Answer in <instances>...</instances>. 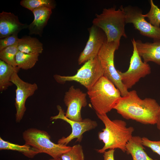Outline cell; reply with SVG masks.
I'll return each instance as SVG.
<instances>
[{
    "mask_svg": "<svg viewBox=\"0 0 160 160\" xmlns=\"http://www.w3.org/2000/svg\"><path fill=\"white\" fill-rule=\"evenodd\" d=\"M103 70L97 56L85 63L73 76L54 75L57 83L64 84L67 81H75L83 85L87 90L103 76Z\"/></svg>",
    "mask_w": 160,
    "mask_h": 160,
    "instance_id": "7",
    "label": "cell"
},
{
    "mask_svg": "<svg viewBox=\"0 0 160 160\" xmlns=\"http://www.w3.org/2000/svg\"><path fill=\"white\" fill-rule=\"evenodd\" d=\"M88 30L89 39L85 47L79 55L78 60L79 65L84 64L97 56L102 45L107 41L105 33L98 27L92 25Z\"/></svg>",
    "mask_w": 160,
    "mask_h": 160,
    "instance_id": "13",
    "label": "cell"
},
{
    "mask_svg": "<svg viewBox=\"0 0 160 160\" xmlns=\"http://www.w3.org/2000/svg\"><path fill=\"white\" fill-rule=\"evenodd\" d=\"M20 69L14 67L0 60V90H5L13 84L11 81V77L15 72H18Z\"/></svg>",
    "mask_w": 160,
    "mask_h": 160,
    "instance_id": "19",
    "label": "cell"
},
{
    "mask_svg": "<svg viewBox=\"0 0 160 160\" xmlns=\"http://www.w3.org/2000/svg\"><path fill=\"white\" fill-rule=\"evenodd\" d=\"M87 94L73 86L70 87L64 96V102L67 109L65 116L68 119L75 121L83 120L81 114L82 108L85 107L87 103Z\"/></svg>",
    "mask_w": 160,
    "mask_h": 160,
    "instance_id": "12",
    "label": "cell"
},
{
    "mask_svg": "<svg viewBox=\"0 0 160 160\" xmlns=\"http://www.w3.org/2000/svg\"><path fill=\"white\" fill-rule=\"evenodd\" d=\"M151 6L149 11L143 15L145 17H147L149 23L153 26L160 28V9L154 3L152 0H150Z\"/></svg>",
    "mask_w": 160,
    "mask_h": 160,
    "instance_id": "25",
    "label": "cell"
},
{
    "mask_svg": "<svg viewBox=\"0 0 160 160\" xmlns=\"http://www.w3.org/2000/svg\"><path fill=\"white\" fill-rule=\"evenodd\" d=\"M87 94L96 114H106L113 109L121 97L120 90L108 78L103 76Z\"/></svg>",
    "mask_w": 160,
    "mask_h": 160,
    "instance_id": "3",
    "label": "cell"
},
{
    "mask_svg": "<svg viewBox=\"0 0 160 160\" xmlns=\"http://www.w3.org/2000/svg\"><path fill=\"white\" fill-rule=\"evenodd\" d=\"M49 160H60L59 158H57V159H54L52 158V159H49Z\"/></svg>",
    "mask_w": 160,
    "mask_h": 160,
    "instance_id": "30",
    "label": "cell"
},
{
    "mask_svg": "<svg viewBox=\"0 0 160 160\" xmlns=\"http://www.w3.org/2000/svg\"><path fill=\"white\" fill-rule=\"evenodd\" d=\"M159 134H160V133H159Z\"/></svg>",
    "mask_w": 160,
    "mask_h": 160,
    "instance_id": "31",
    "label": "cell"
},
{
    "mask_svg": "<svg viewBox=\"0 0 160 160\" xmlns=\"http://www.w3.org/2000/svg\"><path fill=\"white\" fill-rule=\"evenodd\" d=\"M115 149H109L105 151L103 153V160H115L114 153Z\"/></svg>",
    "mask_w": 160,
    "mask_h": 160,
    "instance_id": "28",
    "label": "cell"
},
{
    "mask_svg": "<svg viewBox=\"0 0 160 160\" xmlns=\"http://www.w3.org/2000/svg\"><path fill=\"white\" fill-rule=\"evenodd\" d=\"M52 9L45 7L37 8L32 12L34 18L28 28L29 34L38 35L41 37L43 29L47 25L52 13Z\"/></svg>",
    "mask_w": 160,
    "mask_h": 160,
    "instance_id": "16",
    "label": "cell"
},
{
    "mask_svg": "<svg viewBox=\"0 0 160 160\" xmlns=\"http://www.w3.org/2000/svg\"><path fill=\"white\" fill-rule=\"evenodd\" d=\"M0 150H7L17 151L22 153L25 156L30 158L40 153L36 149L25 144L23 145L12 143L5 141L0 137Z\"/></svg>",
    "mask_w": 160,
    "mask_h": 160,
    "instance_id": "20",
    "label": "cell"
},
{
    "mask_svg": "<svg viewBox=\"0 0 160 160\" xmlns=\"http://www.w3.org/2000/svg\"><path fill=\"white\" fill-rule=\"evenodd\" d=\"M132 42L133 51L128 69L124 72L118 70L122 84L128 90L132 88L141 78L145 77L151 73L149 65L143 61L138 54L134 38L132 40Z\"/></svg>",
    "mask_w": 160,
    "mask_h": 160,
    "instance_id": "8",
    "label": "cell"
},
{
    "mask_svg": "<svg viewBox=\"0 0 160 160\" xmlns=\"http://www.w3.org/2000/svg\"><path fill=\"white\" fill-rule=\"evenodd\" d=\"M39 54L31 55L19 51L15 56L17 66L20 69L27 70L33 68L38 60Z\"/></svg>",
    "mask_w": 160,
    "mask_h": 160,
    "instance_id": "21",
    "label": "cell"
},
{
    "mask_svg": "<svg viewBox=\"0 0 160 160\" xmlns=\"http://www.w3.org/2000/svg\"><path fill=\"white\" fill-rule=\"evenodd\" d=\"M135 43L138 54L144 63L153 62L160 65V41L143 43L137 40H135Z\"/></svg>",
    "mask_w": 160,
    "mask_h": 160,
    "instance_id": "15",
    "label": "cell"
},
{
    "mask_svg": "<svg viewBox=\"0 0 160 160\" xmlns=\"http://www.w3.org/2000/svg\"><path fill=\"white\" fill-rule=\"evenodd\" d=\"M96 114L105 127L102 131L98 134L99 140L104 145L102 148L97 149V152L103 153L107 149L118 148L123 152H126V145L133 136L134 128L127 127L126 122L124 120H111L107 114Z\"/></svg>",
    "mask_w": 160,
    "mask_h": 160,
    "instance_id": "2",
    "label": "cell"
},
{
    "mask_svg": "<svg viewBox=\"0 0 160 160\" xmlns=\"http://www.w3.org/2000/svg\"><path fill=\"white\" fill-rule=\"evenodd\" d=\"M18 72L13 74L11 81L16 87L15 106L16 109L15 121L19 122L23 119L26 110L25 106L27 98L33 95L37 89V85L25 82L18 76Z\"/></svg>",
    "mask_w": 160,
    "mask_h": 160,
    "instance_id": "11",
    "label": "cell"
},
{
    "mask_svg": "<svg viewBox=\"0 0 160 160\" xmlns=\"http://www.w3.org/2000/svg\"><path fill=\"white\" fill-rule=\"evenodd\" d=\"M120 44L114 42L106 41L97 54V57L103 70V76L108 78L120 91L124 97L128 93V90L122 84L118 70L115 67L114 55Z\"/></svg>",
    "mask_w": 160,
    "mask_h": 160,
    "instance_id": "6",
    "label": "cell"
},
{
    "mask_svg": "<svg viewBox=\"0 0 160 160\" xmlns=\"http://www.w3.org/2000/svg\"><path fill=\"white\" fill-rule=\"evenodd\" d=\"M18 34H13L0 39V50L18 43Z\"/></svg>",
    "mask_w": 160,
    "mask_h": 160,
    "instance_id": "26",
    "label": "cell"
},
{
    "mask_svg": "<svg viewBox=\"0 0 160 160\" xmlns=\"http://www.w3.org/2000/svg\"><path fill=\"white\" fill-rule=\"evenodd\" d=\"M160 105L154 99L146 98L142 99L137 91H129L122 97L113 109L125 119H131L144 124H156Z\"/></svg>",
    "mask_w": 160,
    "mask_h": 160,
    "instance_id": "1",
    "label": "cell"
},
{
    "mask_svg": "<svg viewBox=\"0 0 160 160\" xmlns=\"http://www.w3.org/2000/svg\"><path fill=\"white\" fill-rule=\"evenodd\" d=\"M20 4L23 7L32 12L41 7H45L52 9L56 6L55 1L53 0H22Z\"/></svg>",
    "mask_w": 160,
    "mask_h": 160,
    "instance_id": "22",
    "label": "cell"
},
{
    "mask_svg": "<svg viewBox=\"0 0 160 160\" xmlns=\"http://www.w3.org/2000/svg\"><path fill=\"white\" fill-rule=\"evenodd\" d=\"M23 137L25 144L38 150L40 153L49 155L53 158H58L63 153L69 151L71 147L56 144L51 141L46 131L31 128L25 131Z\"/></svg>",
    "mask_w": 160,
    "mask_h": 160,
    "instance_id": "5",
    "label": "cell"
},
{
    "mask_svg": "<svg viewBox=\"0 0 160 160\" xmlns=\"http://www.w3.org/2000/svg\"><path fill=\"white\" fill-rule=\"evenodd\" d=\"M18 43L0 50V60L13 67H16L15 56L18 51Z\"/></svg>",
    "mask_w": 160,
    "mask_h": 160,
    "instance_id": "23",
    "label": "cell"
},
{
    "mask_svg": "<svg viewBox=\"0 0 160 160\" xmlns=\"http://www.w3.org/2000/svg\"><path fill=\"white\" fill-rule=\"evenodd\" d=\"M18 51L31 55L42 53L43 44L37 38L26 36L20 39L18 43Z\"/></svg>",
    "mask_w": 160,
    "mask_h": 160,
    "instance_id": "18",
    "label": "cell"
},
{
    "mask_svg": "<svg viewBox=\"0 0 160 160\" xmlns=\"http://www.w3.org/2000/svg\"><path fill=\"white\" fill-rule=\"evenodd\" d=\"M93 25L101 29L105 33L107 42H114L120 44L122 36L127 38L125 31V16L120 7L104 8L102 13L96 14Z\"/></svg>",
    "mask_w": 160,
    "mask_h": 160,
    "instance_id": "4",
    "label": "cell"
},
{
    "mask_svg": "<svg viewBox=\"0 0 160 160\" xmlns=\"http://www.w3.org/2000/svg\"><path fill=\"white\" fill-rule=\"evenodd\" d=\"M156 124L157 128L160 131V106L158 120Z\"/></svg>",
    "mask_w": 160,
    "mask_h": 160,
    "instance_id": "29",
    "label": "cell"
},
{
    "mask_svg": "<svg viewBox=\"0 0 160 160\" xmlns=\"http://www.w3.org/2000/svg\"><path fill=\"white\" fill-rule=\"evenodd\" d=\"M57 108L59 111L58 114L52 116L51 119L62 120L69 124L72 129L71 133L66 137H63L59 139L57 142L58 144L67 145L75 138L76 139V141L80 142L83 138V135L84 132L95 129L98 125L96 121L89 118L83 119L81 121L70 120L65 117L64 110L60 106L57 105Z\"/></svg>",
    "mask_w": 160,
    "mask_h": 160,
    "instance_id": "10",
    "label": "cell"
},
{
    "mask_svg": "<svg viewBox=\"0 0 160 160\" xmlns=\"http://www.w3.org/2000/svg\"><path fill=\"white\" fill-rule=\"evenodd\" d=\"M58 158L60 160H84L82 147L79 144L74 145Z\"/></svg>",
    "mask_w": 160,
    "mask_h": 160,
    "instance_id": "24",
    "label": "cell"
},
{
    "mask_svg": "<svg viewBox=\"0 0 160 160\" xmlns=\"http://www.w3.org/2000/svg\"><path fill=\"white\" fill-rule=\"evenodd\" d=\"M142 140L144 146L150 148L153 152L160 156V141L151 140L145 137H142Z\"/></svg>",
    "mask_w": 160,
    "mask_h": 160,
    "instance_id": "27",
    "label": "cell"
},
{
    "mask_svg": "<svg viewBox=\"0 0 160 160\" xmlns=\"http://www.w3.org/2000/svg\"><path fill=\"white\" fill-rule=\"evenodd\" d=\"M120 7L125 14L126 24H132L141 35L152 39L153 41H160V27H156L148 22L141 9L131 5Z\"/></svg>",
    "mask_w": 160,
    "mask_h": 160,
    "instance_id": "9",
    "label": "cell"
},
{
    "mask_svg": "<svg viewBox=\"0 0 160 160\" xmlns=\"http://www.w3.org/2000/svg\"><path fill=\"white\" fill-rule=\"evenodd\" d=\"M28 25L20 23L17 16L13 13L3 11L0 13V38L15 34H18Z\"/></svg>",
    "mask_w": 160,
    "mask_h": 160,
    "instance_id": "14",
    "label": "cell"
},
{
    "mask_svg": "<svg viewBox=\"0 0 160 160\" xmlns=\"http://www.w3.org/2000/svg\"><path fill=\"white\" fill-rule=\"evenodd\" d=\"M142 137L133 136L126 145V153L130 154L132 160H158L150 157L145 151Z\"/></svg>",
    "mask_w": 160,
    "mask_h": 160,
    "instance_id": "17",
    "label": "cell"
}]
</instances>
